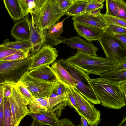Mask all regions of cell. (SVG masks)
Masks as SVG:
<instances>
[{"label":"cell","mask_w":126,"mask_h":126,"mask_svg":"<svg viewBox=\"0 0 126 126\" xmlns=\"http://www.w3.org/2000/svg\"><path fill=\"white\" fill-rule=\"evenodd\" d=\"M67 88L73 94L89 125L96 126L100 124L101 120L100 111L85 98L75 86Z\"/></svg>","instance_id":"8"},{"label":"cell","mask_w":126,"mask_h":126,"mask_svg":"<svg viewBox=\"0 0 126 126\" xmlns=\"http://www.w3.org/2000/svg\"><path fill=\"white\" fill-rule=\"evenodd\" d=\"M28 19L30 31L29 40L31 48L30 53L32 57L41 48L42 45L38 31L33 24L31 19H30L28 16Z\"/></svg>","instance_id":"19"},{"label":"cell","mask_w":126,"mask_h":126,"mask_svg":"<svg viewBox=\"0 0 126 126\" xmlns=\"http://www.w3.org/2000/svg\"><path fill=\"white\" fill-rule=\"evenodd\" d=\"M118 1V10L116 17L126 20V3L123 0Z\"/></svg>","instance_id":"35"},{"label":"cell","mask_w":126,"mask_h":126,"mask_svg":"<svg viewBox=\"0 0 126 126\" xmlns=\"http://www.w3.org/2000/svg\"><path fill=\"white\" fill-rule=\"evenodd\" d=\"M69 89L62 94L54 97H49V105L48 110L54 112L57 117L61 116L63 110L68 105Z\"/></svg>","instance_id":"16"},{"label":"cell","mask_w":126,"mask_h":126,"mask_svg":"<svg viewBox=\"0 0 126 126\" xmlns=\"http://www.w3.org/2000/svg\"><path fill=\"white\" fill-rule=\"evenodd\" d=\"M106 58L116 62H122L126 57V48L116 37L105 30L98 40Z\"/></svg>","instance_id":"6"},{"label":"cell","mask_w":126,"mask_h":126,"mask_svg":"<svg viewBox=\"0 0 126 126\" xmlns=\"http://www.w3.org/2000/svg\"><path fill=\"white\" fill-rule=\"evenodd\" d=\"M126 69V57L120 63L117 64L111 71H116Z\"/></svg>","instance_id":"41"},{"label":"cell","mask_w":126,"mask_h":126,"mask_svg":"<svg viewBox=\"0 0 126 126\" xmlns=\"http://www.w3.org/2000/svg\"><path fill=\"white\" fill-rule=\"evenodd\" d=\"M117 126H126V116H123L121 122Z\"/></svg>","instance_id":"49"},{"label":"cell","mask_w":126,"mask_h":126,"mask_svg":"<svg viewBox=\"0 0 126 126\" xmlns=\"http://www.w3.org/2000/svg\"><path fill=\"white\" fill-rule=\"evenodd\" d=\"M104 16L108 24H113L126 28V20L105 14Z\"/></svg>","instance_id":"31"},{"label":"cell","mask_w":126,"mask_h":126,"mask_svg":"<svg viewBox=\"0 0 126 126\" xmlns=\"http://www.w3.org/2000/svg\"><path fill=\"white\" fill-rule=\"evenodd\" d=\"M15 84L17 88L28 105L35 98L28 89L23 84L18 81L15 83Z\"/></svg>","instance_id":"29"},{"label":"cell","mask_w":126,"mask_h":126,"mask_svg":"<svg viewBox=\"0 0 126 126\" xmlns=\"http://www.w3.org/2000/svg\"><path fill=\"white\" fill-rule=\"evenodd\" d=\"M57 62L72 77L75 87L87 100L94 104H99L100 101L90 83L89 74L78 67L62 58Z\"/></svg>","instance_id":"4"},{"label":"cell","mask_w":126,"mask_h":126,"mask_svg":"<svg viewBox=\"0 0 126 126\" xmlns=\"http://www.w3.org/2000/svg\"><path fill=\"white\" fill-rule=\"evenodd\" d=\"M89 80L102 106L118 110L126 105L125 97L119 84L101 77L89 78Z\"/></svg>","instance_id":"1"},{"label":"cell","mask_w":126,"mask_h":126,"mask_svg":"<svg viewBox=\"0 0 126 126\" xmlns=\"http://www.w3.org/2000/svg\"><path fill=\"white\" fill-rule=\"evenodd\" d=\"M30 14L32 24L39 33L42 46L49 28L65 15L54 0H46L37 12Z\"/></svg>","instance_id":"2"},{"label":"cell","mask_w":126,"mask_h":126,"mask_svg":"<svg viewBox=\"0 0 126 126\" xmlns=\"http://www.w3.org/2000/svg\"><path fill=\"white\" fill-rule=\"evenodd\" d=\"M81 120L82 123L81 125V126H87L89 125L87 121L84 117L81 116Z\"/></svg>","instance_id":"47"},{"label":"cell","mask_w":126,"mask_h":126,"mask_svg":"<svg viewBox=\"0 0 126 126\" xmlns=\"http://www.w3.org/2000/svg\"><path fill=\"white\" fill-rule=\"evenodd\" d=\"M4 97V92L2 85H0V103H1Z\"/></svg>","instance_id":"48"},{"label":"cell","mask_w":126,"mask_h":126,"mask_svg":"<svg viewBox=\"0 0 126 126\" xmlns=\"http://www.w3.org/2000/svg\"><path fill=\"white\" fill-rule=\"evenodd\" d=\"M58 56V51L56 48L44 44L32 57V63L29 68V71L44 65L49 66L55 61Z\"/></svg>","instance_id":"10"},{"label":"cell","mask_w":126,"mask_h":126,"mask_svg":"<svg viewBox=\"0 0 126 126\" xmlns=\"http://www.w3.org/2000/svg\"><path fill=\"white\" fill-rule=\"evenodd\" d=\"M72 19L74 21L94 26L104 29L108 26V24L104 18V14L100 12L97 16L86 13L73 17Z\"/></svg>","instance_id":"14"},{"label":"cell","mask_w":126,"mask_h":126,"mask_svg":"<svg viewBox=\"0 0 126 126\" xmlns=\"http://www.w3.org/2000/svg\"><path fill=\"white\" fill-rule=\"evenodd\" d=\"M67 102L68 106L74 108L76 112L80 116L84 117L82 112L79 108L73 94L69 89Z\"/></svg>","instance_id":"32"},{"label":"cell","mask_w":126,"mask_h":126,"mask_svg":"<svg viewBox=\"0 0 126 126\" xmlns=\"http://www.w3.org/2000/svg\"><path fill=\"white\" fill-rule=\"evenodd\" d=\"M29 70L22 76L19 81L28 89L35 98L50 97L56 86L61 82L46 81L34 78L29 73Z\"/></svg>","instance_id":"7"},{"label":"cell","mask_w":126,"mask_h":126,"mask_svg":"<svg viewBox=\"0 0 126 126\" xmlns=\"http://www.w3.org/2000/svg\"><path fill=\"white\" fill-rule=\"evenodd\" d=\"M73 24L78 34L89 42L98 41L104 31L102 28L74 21Z\"/></svg>","instance_id":"11"},{"label":"cell","mask_w":126,"mask_h":126,"mask_svg":"<svg viewBox=\"0 0 126 126\" xmlns=\"http://www.w3.org/2000/svg\"><path fill=\"white\" fill-rule=\"evenodd\" d=\"M54 89L57 95L58 96L67 91L68 88L61 82L56 86Z\"/></svg>","instance_id":"40"},{"label":"cell","mask_w":126,"mask_h":126,"mask_svg":"<svg viewBox=\"0 0 126 126\" xmlns=\"http://www.w3.org/2000/svg\"><path fill=\"white\" fill-rule=\"evenodd\" d=\"M61 40L54 38L47 34L45 38L44 44L49 45L51 46H55L62 43Z\"/></svg>","instance_id":"38"},{"label":"cell","mask_w":126,"mask_h":126,"mask_svg":"<svg viewBox=\"0 0 126 126\" xmlns=\"http://www.w3.org/2000/svg\"><path fill=\"white\" fill-rule=\"evenodd\" d=\"M24 17L37 12L46 0H18Z\"/></svg>","instance_id":"21"},{"label":"cell","mask_w":126,"mask_h":126,"mask_svg":"<svg viewBox=\"0 0 126 126\" xmlns=\"http://www.w3.org/2000/svg\"><path fill=\"white\" fill-rule=\"evenodd\" d=\"M5 6L9 15L14 21L21 20L24 17L18 0H3Z\"/></svg>","instance_id":"20"},{"label":"cell","mask_w":126,"mask_h":126,"mask_svg":"<svg viewBox=\"0 0 126 126\" xmlns=\"http://www.w3.org/2000/svg\"><path fill=\"white\" fill-rule=\"evenodd\" d=\"M106 12L105 14L116 17L118 10V0H106Z\"/></svg>","instance_id":"27"},{"label":"cell","mask_w":126,"mask_h":126,"mask_svg":"<svg viewBox=\"0 0 126 126\" xmlns=\"http://www.w3.org/2000/svg\"><path fill=\"white\" fill-rule=\"evenodd\" d=\"M13 90L11 95L8 98L12 114L13 126H17L22 120L28 115L30 110L28 104L13 83Z\"/></svg>","instance_id":"9"},{"label":"cell","mask_w":126,"mask_h":126,"mask_svg":"<svg viewBox=\"0 0 126 126\" xmlns=\"http://www.w3.org/2000/svg\"><path fill=\"white\" fill-rule=\"evenodd\" d=\"M119 85L121 90L124 94L126 103V81L121 83L119 84Z\"/></svg>","instance_id":"45"},{"label":"cell","mask_w":126,"mask_h":126,"mask_svg":"<svg viewBox=\"0 0 126 126\" xmlns=\"http://www.w3.org/2000/svg\"><path fill=\"white\" fill-rule=\"evenodd\" d=\"M110 34H113L118 38L126 48V34L114 33Z\"/></svg>","instance_id":"42"},{"label":"cell","mask_w":126,"mask_h":126,"mask_svg":"<svg viewBox=\"0 0 126 126\" xmlns=\"http://www.w3.org/2000/svg\"><path fill=\"white\" fill-rule=\"evenodd\" d=\"M4 126H13L12 114L8 98L4 97Z\"/></svg>","instance_id":"26"},{"label":"cell","mask_w":126,"mask_h":126,"mask_svg":"<svg viewBox=\"0 0 126 126\" xmlns=\"http://www.w3.org/2000/svg\"><path fill=\"white\" fill-rule=\"evenodd\" d=\"M32 60L30 56L21 60L0 61V85L18 82L23 75L29 70Z\"/></svg>","instance_id":"5"},{"label":"cell","mask_w":126,"mask_h":126,"mask_svg":"<svg viewBox=\"0 0 126 126\" xmlns=\"http://www.w3.org/2000/svg\"><path fill=\"white\" fill-rule=\"evenodd\" d=\"M91 1H75L73 5L64 12L65 15H68L69 16L74 17L84 13L88 5Z\"/></svg>","instance_id":"25"},{"label":"cell","mask_w":126,"mask_h":126,"mask_svg":"<svg viewBox=\"0 0 126 126\" xmlns=\"http://www.w3.org/2000/svg\"><path fill=\"white\" fill-rule=\"evenodd\" d=\"M76 1H91L93 0H75Z\"/></svg>","instance_id":"51"},{"label":"cell","mask_w":126,"mask_h":126,"mask_svg":"<svg viewBox=\"0 0 126 126\" xmlns=\"http://www.w3.org/2000/svg\"><path fill=\"white\" fill-rule=\"evenodd\" d=\"M103 3L98 2L96 0H93L91 1L88 5L85 13L88 12L97 8H102L104 6Z\"/></svg>","instance_id":"37"},{"label":"cell","mask_w":126,"mask_h":126,"mask_svg":"<svg viewBox=\"0 0 126 126\" xmlns=\"http://www.w3.org/2000/svg\"><path fill=\"white\" fill-rule=\"evenodd\" d=\"M60 126H75L69 119L63 118L60 120Z\"/></svg>","instance_id":"44"},{"label":"cell","mask_w":126,"mask_h":126,"mask_svg":"<svg viewBox=\"0 0 126 126\" xmlns=\"http://www.w3.org/2000/svg\"><path fill=\"white\" fill-rule=\"evenodd\" d=\"M31 76L38 79L49 82L59 81L50 67L44 65L29 71Z\"/></svg>","instance_id":"18"},{"label":"cell","mask_w":126,"mask_h":126,"mask_svg":"<svg viewBox=\"0 0 126 126\" xmlns=\"http://www.w3.org/2000/svg\"><path fill=\"white\" fill-rule=\"evenodd\" d=\"M0 126H4V103L3 99L0 104Z\"/></svg>","instance_id":"43"},{"label":"cell","mask_w":126,"mask_h":126,"mask_svg":"<svg viewBox=\"0 0 126 126\" xmlns=\"http://www.w3.org/2000/svg\"><path fill=\"white\" fill-rule=\"evenodd\" d=\"M96 0L100 3H103L104 2V1H105V0Z\"/></svg>","instance_id":"50"},{"label":"cell","mask_w":126,"mask_h":126,"mask_svg":"<svg viewBox=\"0 0 126 126\" xmlns=\"http://www.w3.org/2000/svg\"><path fill=\"white\" fill-rule=\"evenodd\" d=\"M110 33H112L126 34V28L111 24H108V26L104 29Z\"/></svg>","instance_id":"33"},{"label":"cell","mask_w":126,"mask_h":126,"mask_svg":"<svg viewBox=\"0 0 126 126\" xmlns=\"http://www.w3.org/2000/svg\"><path fill=\"white\" fill-rule=\"evenodd\" d=\"M62 43L68 46L71 49H77L83 53L97 56L96 52L98 50V48L79 37L65 39L63 40Z\"/></svg>","instance_id":"13"},{"label":"cell","mask_w":126,"mask_h":126,"mask_svg":"<svg viewBox=\"0 0 126 126\" xmlns=\"http://www.w3.org/2000/svg\"><path fill=\"white\" fill-rule=\"evenodd\" d=\"M101 77L115 84H120L126 81V69L110 71L100 74Z\"/></svg>","instance_id":"22"},{"label":"cell","mask_w":126,"mask_h":126,"mask_svg":"<svg viewBox=\"0 0 126 126\" xmlns=\"http://www.w3.org/2000/svg\"><path fill=\"white\" fill-rule=\"evenodd\" d=\"M13 83H7L2 85L3 88L4 97L8 98L11 95L13 92Z\"/></svg>","instance_id":"39"},{"label":"cell","mask_w":126,"mask_h":126,"mask_svg":"<svg viewBox=\"0 0 126 126\" xmlns=\"http://www.w3.org/2000/svg\"><path fill=\"white\" fill-rule=\"evenodd\" d=\"M0 47L14 49L19 50L31 51V48L29 40H16L10 41L7 39L4 41L2 44L0 45Z\"/></svg>","instance_id":"24"},{"label":"cell","mask_w":126,"mask_h":126,"mask_svg":"<svg viewBox=\"0 0 126 126\" xmlns=\"http://www.w3.org/2000/svg\"><path fill=\"white\" fill-rule=\"evenodd\" d=\"M66 61L81 68L88 74H100L110 71L118 64L109 59L92 55L78 50Z\"/></svg>","instance_id":"3"},{"label":"cell","mask_w":126,"mask_h":126,"mask_svg":"<svg viewBox=\"0 0 126 126\" xmlns=\"http://www.w3.org/2000/svg\"><path fill=\"white\" fill-rule=\"evenodd\" d=\"M28 115L33 119L30 125L31 126H60V120L55 113L50 111L47 110L36 113L30 111Z\"/></svg>","instance_id":"12"},{"label":"cell","mask_w":126,"mask_h":126,"mask_svg":"<svg viewBox=\"0 0 126 126\" xmlns=\"http://www.w3.org/2000/svg\"><path fill=\"white\" fill-rule=\"evenodd\" d=\"M67 18L51 27L48 30L47 34L54 38L58 39L60 37L63 31V22Z\"/></svg>","instance_id":"28"},{"label":"cell","mask_w":126,"mask_h":126,"mask_svg":"<svg viewBox=\"0 0 126 126\" xmlns=\"http://www.w3.org/2000/svg\"><path fill=\"white\" fill-rule=\"evenodd\" d=\"M50 67L58 81L65 86H75L71 76L58 62L52 63Z\"/></svg>","instance_id":"17"},{"label":"cell","mask_w":126,"mask_h":126,"mask_svg":"<svg viewBox=\"0 0 126 126\" xmlns=\"http://www.w3.org/2000/svg\"><path fill=\"white\" fill-rule=\"evenodd\" d=\"M18 50L0 47V60L15 53Z\"/></svg>","instance_id":"36"},{"label":"cell","mask_w":126,"mask_h":126,"mask_svg":"<svg viewBox=\"0 0 126 126\" xmlns=\"http://www.w3.org/2000/svg\"><path fill=\"white\" fill-rule=\"evenodd\" d=\"M59 8L63 12L67 11L75 1V0H54Z\"/></svg>","instance_id":"34"},{"label":"cell","mask_w":126,"mask_h":126,"mask_svg":"<svg viewBox=\"0 0 126 126\" xmlns=\"http://www.w3.org/2000/svg\"><path fill=\"white\" fill-rule=\"evenodd\" d=\"M101 8H97L95 10L91 11L88 12L87 13L88 14L95 16H98L100 12V11Z\"/></svg>","instance_id":"46"},{"label":"cell","mask_w":126,"mask_h":126,"mask_svg":"<svg viewBox=\"0 0 126 126\" xmlns=\"http://www.w3.org/2000/svg\"><path fill=\"white\" fill-rule=\"evenodd\" d=\"M16 23L12 28L11 34L16 40H29L30 28L28 16Z\"/></svg>","instance_id":"15"},{"label":"cell","mask_w":126,"mask_h":126,"mask_svg":"<svg viewBox=\"0 0 126 126\" xmlns=\"http://www.w3.org/2000/svg\"><path fill=\"white\" fill-rule=\"evenodd\" d=\"M30 56L31 55L30 51L18 50L15 53L0 60V61L21 60L26 58Z\"/></svg>","instance_id":"30"},{"label":"cell","mask_w":126,"mask_h":126,"mask_svg":"<svg viewBox=\"0 0 126 126\" xmlns=\"http://www.w3.org/2000/svg\"><path fill=\"white\" fill-rule=\"evenodd\" d=\"M28 105L29 110L33 112L47 110L49 105V97L35 98Z\"/></svg>","instance_id":"23"}]
</instances>
